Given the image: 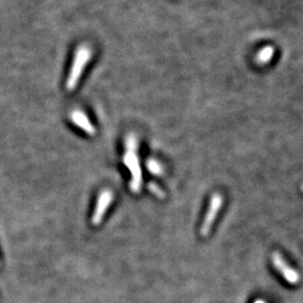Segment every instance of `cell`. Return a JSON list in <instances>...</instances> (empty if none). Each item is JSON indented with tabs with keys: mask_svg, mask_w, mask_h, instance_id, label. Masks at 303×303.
Returning <instances> with one entry per match:
<instances>
[{
	"mask_svg": "<svg viewBox=\"0 0 303 303\" xmlns=\"http://www.w3.org/2000/svg\"><path fill=\"white\" fill-rule=\"evenodd\" d=\"M254 303H266V302H265V301H263V300H256Z\"/></svg>",
	"mask_w": 303,
	"mask_h": 303,
	"instance_id": "cell-10",
	"label": "cell"
},
{
	"mask_svg": "<svg viewBox=\"0 0 303 303\" xmlns=\"http://www.w3.org/2000/svg\"><path fill=\"white\" fill-rule=\"evenodd\" d=\"M146 166L149 172H151L153 175H163V172H164V169L163 166H162L159 162L155 161V160H148L146 162Z\"/></svg>",
	"mask_w": 303,
	"mask_h": 303,
	"instance_id": "cell-8",
	"label": "cell"
},
{
	"mask_svg": "<svg viewBox=\"0 0 303 303\" xmlns=\"http://www.w3.org/2000/svg\"><path fill=\"white\" fill-rule=\"evenodd\" d=\"M112 198L113 196L110 190H104L100 193L95 209V213L92 216V223L94 225H99L101 220H102L104 213H106L108 207L111 203Z\"/></svg>",
	"mask_w": 303,
	"mask_h": 303,
	"instance_id": "cell-5",
	"label": "cell"
},
{
	"mask_svg": "<svg viewBox=\"0 0 303 303\" xmlns=\"http://www.w3.org/2000/svg\"><path fill=\"white\" fill-rule=\"evenodd\" d=\"M71 120L89 135H94L96 133L95 127L91 125V122L89 121V119H88V117L82 111L74 110L71 113Z\"/></svg>",
	"mask_w": 303,
	"mask_h": 303,
	"instance_id": "cell-6",
	"label": "cell"
},
{
	"mask_svg": "<svg viewBox=\"0 0 303 303\" xmlns=\"http://www.w3.org/2000/svg\"><path fill=\"white\" fill-rule=\"evenodd\" d=\"M91 55H92V51L88 45H81L78 48L76 55H74L70 76L67 80V88L69 90H73L74 88L78 86V82L82 76L83 70H85L86 65L90 61Z\"/></svg>",
	"mask_w": 303,
	"mask_h": 303,
	"instance_id": "cell-2",
	"label": "cell"
},
{
	"mask_svg": "<svg viewBox=\"0 0 303 303\" xmlns=\"http://www.w3.org/2000/svg\"><path fill=\"white\" fill-rule=\"evenodd\" d=\"M274 53H275V48L273 46L269 45L263 47L256 55V62L261 65L267 64L272 59H273Z\"/></svg>",
	"mask_w": 303,
	"mask_h": 303,
	"instance_id": "cell-7",
	"label": "cell"
},
{
	"mask_svg": "<svg viewBox=\"0 0 303 303\" xmlns=\"http://www.w3.org/2000/svg\"><path fill=\"white\" fill-rule=\"evenodd\" d=\"M272 263H273L275 269L283 275V278L287 280L290 284H297L299 282L300 276H299L298 272L292 269L291 266H289L287 261L281 255V253L274 252L272 254Z\"/></svg>",
	"mask_w": 303,
	"mask_h": 303,
	"instance_id": "cell-4",
	"label": "cell"
},
{
	"mask_svg": "<svg viewBox=\"0 0 303 303\" xmlns=\"http://www.w3.org/2000/svg\"><path fill=\"white\" fill-rule=\"evenodd\" d=\"M148 189H149V191H151L153 193V195H155L157 198H161V199H163V198H165L164 191L162 190V189L159 186H157L156 183H154V182L149 183L148 184Z\"/></svg>",
	"mask_w": 303,
	"mask_h": 303,
	"instance_id": "cell-9",
	"label": "cell"
},
{
	"mask_svg": "<svg viewBox=\"0 0 303 303\" xmlns=\"http://www.w3.org/2000/svg\"><path fill=\"white\" fill-rule=\"evenodd\" d=\"M137 138H136L134 134H129L126 138V153L124 156V163L131 174L129 188L134 193H138L140 191L143 183L142 170H140L137 155Z\"/></svg>",
	"mask_w": 303,
	"mask_h": 303,
	"instance_id": "cell-1",
	"label": "cell"
},
{
	"mask_svg": "<svg viewBox=\"0 0 303 303\" xmlns=\"http://www.w3.org/2000/svg\"><path fill=\"white\" fill-rule=\"evenodd\" d=\"M222 204H223V197L220 195V193H214V195L210 198L207 213H205L204 220L202 222L200 228L201 236L203 237L208 236L209 232L211 231L213 222L216 220L217 214L219 211H220Z\"/></svg>",
	"mask_w": 303,
	"mask_h": 303,
	"instance_id": "cell-3",
	"label": "cell"
}]
</instances>
